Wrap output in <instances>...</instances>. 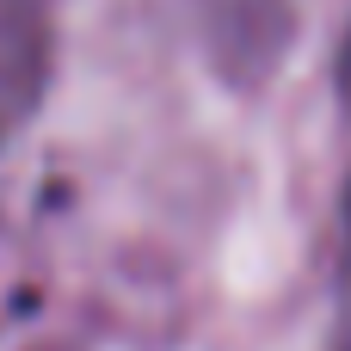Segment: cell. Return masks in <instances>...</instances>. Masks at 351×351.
Listing matches in <instances>:
<instances>
[{"mask_svg":"<svg viewBox=\"0 0 351 351\" xmlns=\"http://www.w3.org/2000/svg\"><path fill=\"white\" fill-rule=\"evenodd\" d=\"M333 351H351V308H346V327H339V339H333Z\"/></svg>","mask_w":351,"mask_h":351,"instance_id":"cell-4","label":"cell"},{"mask_svg":"<svg viewBox=\"0 0 351 351\" xmlns=\"http://www.w3.org/2000/svg\"><path fill=\"white\" fill-rule=\"evenodd\" d=\"M346 271H351V185H346Z\"/></svg>","mask_w":351,"mask_h":351,"instance_id":"cell-3","label":"cell"},{"mask_svg":"<svg viewBox=\"0 0 351 351\" xmlns=\"http://www.w3.org/2000/svg\"><path fill=\"white\" fill-rule=\"evenodd\" d=\"M339 99H346V111H351V37H346V49H339Z\"/></svg>","mask_w":351,"mask_h":351,"instance_id":"cell-2","label":"cell"},{"mask_svg":"<svg viewBox=\"0 0 351 351\" xmlns=\"http://www.w3.org/2000/svg\"><path fill=\"white\" fill-rule=\"evenodd\" d=\"M49 80V6L0 0V148L31 123Z\"/></svg>","mask_w":351,"mask_h":351,"instance_id":"cell-1","label":"cell"}]
</instances>
